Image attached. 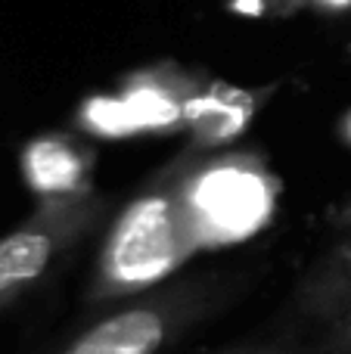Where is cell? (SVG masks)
<instances>
[{
    "instance_id": "obj_5",
    "label": "cell",
    "mask_w": 351,
    "mask_h": 354,
    "mask_svg": "<svg viewBox=\"0 0 351 354\" xmlns=\"http://www.w3.org/2000/svg\"><path fill=\"white\" fill-rule=\"evenodd\" d=\"M28 171L41 187H62L75 177V165L66 149L59 147H35L28 153Z\"/></svg>"
},
{
    "instance_id": "obj_1",
    "label": "cell",
    "mask_w": 351,
    "mask_h": 354,
    "mask_svg": "<svg viewBox=\"0 0 351 354\" xmlns=\"http://www.w3.org/2000/svg\"><path fill=\"white\" fill-rule=\"evenodd\" d=\"M180 252H184V230L174 202L140 199L118 224L106 268L115 280L140 283L168 270Z\"/></svg>"
},
{
    "instance_id": "obj_4",
    "label": "cell",
    "mask_w": 351,
    "mask_h": 354,
    "mask_svg": "<svg viewBox=\"0 0 351 354\" xmlns=\"http://www.w3.org/2000/svg\"><path fill=\"white\" fill-rule=\"evenodd\" d=\"M258 199V187L246 174H218L205 183V212L218 224H246L249 208Z\"/></svg>"
},
{
    "instance_id": "obj_7",
    "label": "cell",
    "mask_w": 351,
    "mask_h": 354,
    "mask_svg": "<svg viewBox=\"0 0 351 354\" xmlns=\"http://www.w3.org/2000/svg\"><path fill=\"white\" fill-rule=\"evenodd\" d=\"M348 342H351V320H348Z\"/></svg>"
},
{
    "instance_id": "obj_6",
    "label": "cell",
    "mask_w": 351,
    "mask_h": 354,
    "mask_svg": "<svg viewBox=\"0 0 351 354\" xmlns=\"http://www.w3.org/2000/svg\"><path fill=\"white\" fill-rule=\"evenodd\" d=\"M323 3H330V6H345V3H351V0H323Z\"/></svg>"
},
{
    "instance_id": "obj_3",
    "label": "cell",
    "mask_w": 351,
    "mask_h": 354,
    "mask_svg": "<svg viewBox=\"0 0 351 354\" xmlns=\"http://www.w3.org/2000/svg\"><path fill=\"white\" fill-rule=\"evenodd\" d=\"M53 252L56 233L50 230V224H31L0 239V305L22 286L35 283L50 264Z\"/></svg>"
},
{
    "instance_id": "obj_8",
    "label": "cell",
    "mask_w": 351,
    "mask_h": 354,
    "mask_svg": "<svg viewBox=\"0 0 351 354\" xmlns=\"http://www.w3.org/2000/svg\"><path fill=\"white\" fill-rule=\"evenodd\" d=\"M348 270H351V249H348Z\"/></svg>"
},
{
    "instance_id": "obj_2",
    "label": "cell",
    "mask_w": 351,
    "mask_h": 354,
    "mask_svg": "<svg viewBox=\"0 0 351 354\" xmlns=\"http://www.w3.org/2000/svg\"><path fill=\"white\" fill-rule=\"evenodd\" d=\"M168 336V317L159 308H124L81 333L62 354H159Z\"/></svg>"
}]
</instances>
